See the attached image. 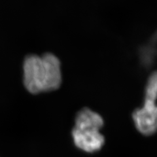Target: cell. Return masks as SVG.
<instances>
[{"instance_id": "3", "label": "cell", "mask_w": 157, "mask_h": 157, "mask_svg": "<svg viewBox=\"0 0 157 157\" xmlns=\"http://www.w3.org/2000/svg\"><path fill=\"white\" fill-rule=\"evenodd\" d=\"M157 76L156 71L148 78L145 88V101L142 107L137 109L132 114L136 128L145 136L153 134L157 126Z\"/></svg>"}, {"instance_id": "2", "label": "cell", "mask_w": 157, "mask_h": 157, "mask_svg": "<svg viewBox=\"0 0 157 157\" xmlns=\"http://www.w3.org/2000/svg\"><path fill=\"white\" fill-rule=\"evenodd\" d=\"M104 119L100 115L88 108L78 113L72 130L74 144L86 153L100 151L105 144V138L100 133Z\"/></svg>"}, {"instance_id": "1", "label": "cell", "mask_w": 157, "mask_h": 157, "mask_svg": "<svg viewBox=\"0 0 157 157\" xmlns=\"http://www.w3.org/2000/svg\"><path fill=\"white\" fill-rule=\"evenodd\" d=\"M23 70L24 86L32 94L55 90L61 85L60 61L52 53L28 56Z\"/></svg>"}]
</instances>
